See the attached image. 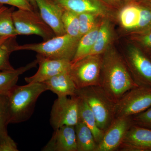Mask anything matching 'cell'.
Returning <instances> with one entry per match:
<instances>
[{
	"mask_svg": "<svg viewBox=\"0 0 151 151\" xmlns=\"http://www.w3.org/2000/svg\"><path fill=\"white\" fill-rule=\"evenodd\" d=\"M78 97H58L50 113V124L54 130L63 126H75L79 122Z\"/></svg>",
	"mask_w": 151,
	"mask_h": 151,
	"instance_id": "cell-10",
	"label": "cell"
},
{
	"mask_svg": "<svg viewBox=\"0 0 151 151\" xmlns=\"http://www.w3.org/2000/svg\"><path fill=\"white\" fill-rule=\"evenodd\" d=\"M80 39L73 37L67 34L55 36L48 40L40 43L18 45L16 51L30 50L47 58L54 59H73Z\"/></svg>",
	"mask_w": 151,
	"mask_h": 151,
	"instance_id": "cell-4",
	"label": "cell"
},
{
	"mask_svg": "<svg viewBox=\"0 0 151 151\" xmlns=\"http://www.w3.org/2000/svg\"><path fill=\"white\" fill-rule=\"evenodd\" d=\"M2 6V5H0V6Z\"/></svg>",
	"mask_w": 151,
	"mask_h": 151,
	"instance_id": "cell-39",
	"label": "cell"
},
{
	"mask_svg": "<svg viewBox=\"0 0 151 151\" xmlns=\"http://www.w3.org/2000/svg\"><path fill=\"white\" fill-rule=\"evenodd\" d=\"M143 3H145L151 6V0H139Z\"/></svg>",
	"mask_w": 151,
	"mask_h": 151,
	"instance_id": "cell-35",
	"label": "cell"
},
{
	"mask_svg": "<svg viewBox=\"0 0 151 151\" xmlns=\"http://www.w3.org/2000/svg\"><path fill=\"white\" fill-rule=\"evenodd\" d=\"M37 64V60L36 59L27 65L17 69L0 72V95H8L14 87L16 86L20 76L36 67Z\"/></svg>",
	"mask_w": 151,
	"mask_h": 151,
	"instance_id": "cell-18",
	"label": "cell"
},
{
	"mask_svg": "<svg viewBox=\"0 0 151 151\" xmlns=\"http://www.w3.org/2000/svg\"><path fill=\"white\" fill-rule=\"evenodd\" d=\"M12 37H0V45L2 44L6 40H7L9 38Z\"/></svg>",
	"mask_w": 151,
	"mask_h": 151,
	"instance_id": "cell-34",
	"label": "cell"
},
{
	"mask_svg": "<svg viewBox=\"0 0 151 151\" xmlns=\"http://www.w3.org/2000/svg\"><path fill=\"white\" fill-rule=\"evenodd\" d=\"M8 8L7 7L3 5L0 6V16Z\"/></svg>",
	"mask_w": 151,
	"mask_h": 151,
	"instance_id": "cell-33",
	"label": "cell"
},
{
	"mask_svg": "<svg viewBox=\"0 0 151 151\" xmlns=\"http://www.w3.org/2000/svg\"><path fill=\"white\" fill-rule=\"evenodd\" d=\"M42 18L55 36L66 34L62 21L63 9L53 0H35Z\"/></svg>",
	"mask_w": 151,
	"mask_h": 151,
	"instance_id": "cell-14",
	"label": "cell"
},
{
	"mask_svg": "<svg viewBox=\"0 0 151 151\" xmlns=\"http://www.w3.org/2000/svg\"><path fill=\"white\" fill-rule=\"evenodd\" d=\"M47 90L43 83L16 85L7 95L9 124L27 121L32 115L38 98Z\"/></svg>",
	"mask_w": 151,
	"mask_h": 151,
	"instance_id": "cell-2",
	"label": "cell"
},
{
	"mask_svg": "<svg viewBox=\"0 0 151 151\" xmlns=\"http://www.w3.org/2000/svg\"><path fill=\"white\" fill-rule=\"evenodd\" d=\"M151 107V87L138 86L129 90L116 103V118L131 117Z\"/></svg>",
	"mask_w": 151,
	"mask_h": 151,
	"instance_id": "cell-8",
	"label": "cell"
},
{
	"mask_svg": "<svg viewBox=\"0 0 151 151\" xmlns=\"http://www.w3.org/2000/svg\"><path fill=\"white\" fill-rule=\"evenodd\" d=\"M102 56L99 86L111 100L117 103L129 90L138 86L124 58L114 50Z\"/></svg>",
	"mask_w": 151,
	"mask_h": 151,
	"instance_id": "cell-1",
	"label": "cell"
},
{
	"mask_svg": "<svg viewBox=\"0 0 151 151\" xmlns=\"http://www.w3.org/2000/svg\"><path fill=\"white\" fill-rule=\"evenodd\" d=\"M125 1H127L131 2V1H138L139 0H125Z\"/></svg>",
	"mask_w": 151,
	"mask_h": 151,
	"instance_id": "cell-37",
	"label": "cell"
},
{
	"mask_svg": "<svg viewBox=\"0 0 151 151\" xmlns=\"http://www.w3.org/2000/svg\"><path fill=\"white\" fill-rule=\"evenodd\" d=\"M106 4L110 5H117L121 3L122 0H101Z\"/></svg>",
	"mask_w": 151,
	"mask_h": 151,
	"instance_id": "cell-32",
	"label": "cell"
},
{
	"mask_svg": "<svg viewBox=\"0 0 151 151\" xmlns=\"http://www.w3.org/2000/svg\"><path fill=\"white\" fill-rule=\"evenodd\" d=\"M36 58L38 69L34 75L25 78L27 83H43L53 76L70 71V60L51 59L38 54Z\"/></svg>",
	"mask_w": 151,
	"mask_h": 151,
	"instance_id": "cell-12",
	"label": "cell"
},
{
	"mask_svg": "<svg viewBox=\"0 0 151 151\" xmlns=\"http://www.w3.org/2000/svg\"><path fill=\"white\" fill-rule=\"evenodd\" d=\"M31 2L32 3L33 5L34 6L35 8V9L37 7L36 4L35 0H31Z\"/></svg>",
	"mask_w": 151,
	"mask_h": 151,
	"instance_id": "cell-36",
	"label": "cell"
},
{
	"mask_svg": "<svg viewBox=\"0 0 151 151\" xmlns=\"http://www.w3.org/2000/svg\"><path fill=\"white\" fill-rule=\"evenodd\" d=\"M43 151H77L75 126H63L54 130Z\"/></svg>",
	"mask_w": 151,
	"mask_h": 151,
	"instance_id": "cell-15",
	"label": "cell"
},
{
	"mask_svg": "<svg viewBox=\"0 0 151 151\" xmlns=\"http://www.w3.org/2000/svg\"><path fill=\"white\" fill-rule=\"evenodd\" d=\"M76 95L88 104L94 113L98 127L105 132L116 118V102L99 85L77 89Z\"/></svg>",
	"mask_w": 151,
	"mask_h": 151,
	"instance_id": "cell-3",
	"label": "cell"
},
{
	"mask_svg": "<svg viewBox=\"0 0 151 151\" xmlns=\"http://www.w3.org/2000/svg\"><path fill=\"white\" fill-rule=\"evenodd\" d=\"M150 58H151V56H150Z\"/></svg>",
	"mask_w": 151,
	"mask_h": 151,
	"instance_id": "cell-38",
	"label": "cell"
},
{
	"mask_svg": "<svg viewBox=\"0 0 151 151\" xmlns=\"http://www.w3.org/2000/svg\"><path fill=\"white\" fill-rule=\"evenodd\" d=\"M16 143L9 136L0 141V151H18Z\"/></svg>",
	"mask_w": 151,
	"mask_h": 151,
	"instance_id": "cell-31",
	"label": "cell"
},
{
	"mask_svg": "<svg viewBox=\"0 0 151 151\" xmlns=\"http://www.w3.org/2000/svg\"><path fill=\"white\" fill-rule=\"evenodd\" d=\"M16 37L9 38L0 45V70L14 69L10 63L9 56L12 52L16 51L17 47L19 45Z\"/></svg>",
	"mask_w": 151,
	"mask_h": 151,
	"instance_id": "cell-23",
	"label": "cell"
},
{
	"mask_svg": "<svg viewBox=\"0 0 151 151\" xmlns=\"http://www.w3.org/2000/svg\"><path fill=\"white\" fill-rule=\"evenodd\" d=\"M78 97L79 121L83 122L91 130L93 133L94 139L97 144H98L103 137L104 132L100 129L98 127L94 113L88 106V104L83 99Z\"/></svg>",
	"mask_w": 151,
	"mask_h": 151,
	"instance_id": "cell-19",
	"label": "cell"
},
{
	"mask_svg": "<svg viewBox=\"0 0 151 151\" xmlns=\"http://www.w3.org/2000/svg\"><path fill=\"white\" fill-rule=\"evenodd\" d=\"M80 37L96 27L98 15L90 13L78 14Z\"/></svg>",
	"mask_w": 151,
	"mask_h": 151,
	"instance_id": "cell-26",
	"label": "cell"
},
{
	"mask_svg": "<svg viewBox=\"0 0 151 151\" xmlns=\"http://www.w3.org/2000/svg\"><path fill=\"white\" fill-rule=\"evenodd\" d=\"M135 82L151 87V59L136 45H130L124 60Z\"/></svg>",
	"mask_w": 151,
	"mask_h": 151,
	"instance_id": "cell-9",
	"label": "cell"
},
{
	"mask_svg": "<svg viewBox=\"0 0 151 151\" xmlns=\"http://www.w3.org/2000/svg\"><path fill=\"white\" fill-rule=\"evenodd\" d=\"M132 38L137 46L151 56V29L145 32L134 34Z\"/></svg>",
	"mask_w": 151,
	"mask_h": 151,
	"instance_id": "cell-28",
	"label": "cell"
},
{
	"mask_svg": "<svg viewBox=\"0 0 151 151\" xmlns=\"http://www.w3.org/2000/svg\"><path fill=\"white\" fill-rule=\"evenodd\" d=\"M118 150L151 151V130L132 125L127 131Z\"/></svg>",
	"mask_w": 151,
	"mask_h": 151,
	"instance_id": "cell-13",
	"label": "cell"
},
{
	"mask_svg": "<svg viewBox=\"0 0 151 151\" xmlns=\"http://www.w3.org/2000/svg\"><path fill=\"white\" fill-rule=\"evenodd\" d=\"M9 124L7 96L0 95V141L9 136L7 130Z\"/></svg>",
	"mask_w": 151,
	"mask_h": 151,
	"instance_id": "cell-27",
	"label": "cell"
},
{
	"mask_svg": "<svg viewBox=\"0 0 151 151\" xmlns=\"http://www.w3.org/2000/svg\"><path fill=\"white\" fill-rule=\"evenodd\" d=\"M14 7L8 8L0 16V37H14L18 35L12 18Z\"/></svg>",
	"mask_w": 151,
	"mask_h": 151,
	"instance_id": "cell-25",
	"label": "cell"
},
{
	"mask_svg": "<svg viewBox=\"0 0 151 151\" xmlns=\"http://www.w3.org/2000/svg\"><path fill=\"white\" fill-rule=\"evenodd\" d=\"M112 37L113 32L111 23L108 20H105L100 25L96 41L89 55L103 54L108 50Z\"/></svg>",
	"mask_w": 151,
	"mask_h": 151,
	"instance_id": "cell-21",
	"label": "cell"
},
{
	"mask_svg": "<svg viewBox=\"0 0 151 151\" xmlns=\"http://www.w3.org/2000/svg\"><path fill=\"white\" fill-rule=\"evenodd\" d=\"M119 19L126 30L134 34L151 29V6L141 1L129 2L120 11Z\"/></svg>",
	"mask_w": 151,
	"mask_h": 151,
	"instance_id": "cell-5",
	"label": "cell"
},
{
	"mask_svg": "<svg viewBox=\"0 0 151 151\" xmlns=\"http://www.w3.org/2000/svg\"><path fill=\"white\" fill-rule=\"evenodd\" d=\"M131 118L133 125L151 130V107Z\"/></svg>",
	"mask_w": 151,
	"mask_h": 151,
	"instance_id": "cell-29",
	"label": "cell"
},
{
	"mask_svg": "<svg viewBox=\"0 0 151 151\" xmlns=\"http://www.w3.org/2000/svg\"><path fill=\"white\" fill-rule=\"evenodd\" d=\"M63 9L80 14L90 13L104 16L108 12L107 4L101 0H53Z\"/></svg>",
	"mask_w": 151,
	"mask_h": 151,
	"instance_id": "cell-16",
	"label": "cell"
},
{
	"mask_svg": "<svg viewBox=\"0 0 151 151\" xmlns=\"http://www.w3.org/2000/svg\"><path fill=\"white\" fill-rule=\"evenodd\" d=\"M62 21L66 34L73 37L80 39L79 23L78 14L63 9Z\"/></svg>",
	"mask_w": 151,
	"mask_h": 151,
	"instance_id": "cell-24",
	"label": "cell"
},
{
	"mask_svg": "<svg viewBox=\"0 0 151 151\" xmlns=\"http://www.w3.org/2000/svg\"><path fill=\"white\" fill-rule=\"evenodd\" d=\"M75 129L77 151H96L97 144L91 130L80 121Z\"/></svg>",
	"mask_w": 151,
	"mask_h": 151,
	"instance_id": "cell-20",
	"label": "cell"
},
{
	"mask_svg": "<svg viewBox=\"0 0 151 151\" xmlns=\"http://www.w3.org/2000/svg\"><path fill=\"white\" fill-rule=\"evenodd\" d=\"M4 4L15 7L18 9L33 11L35 9L31 0H0V5Z\"/></svg>",
	"mask_w": 151,
	"mask_h": 151,
	"instance_id": "cell-30",
	"label": "cell"
},
{
	"mask_svg": "<svg viewBox=\"0 0 151 151\" xmlns=\"http://www.w3.org/2000/svg\"><path fill=\"white\" fill-rule=\"evenodd\" d=\"M12 18L18 35H37L42 38L44 41L55 36L36 11L22 9L14 11Z\"/></svg>",
	"mask_w": 151,
	"mask_h": 151,
	"instance_id": "cell-7",
	"label": "cell"
},
{
	"mask_svg": "<svg viewBox=\"0 0 151 151\" xmlns=\"http://www.w3.org/2000/svg\"><path fill=\"white\" fill-rule=\"evenodd\" d=\"M102 61L99 55H88L71 63L69 74L77 89L99 85Z\"/></svg>",
	"mask_w": 151,
	"mask_h": 151,
	"instance_id": "cell-6",
	"label": "cell"
},
{
	"mask_svg": "<svg viewBox=\"0 0 151 151\" xmlns=\"http://www.w3.org/2000/svg\"><path fill=\"white\" fill-rule=\"evenodd\" d=\"M133 125L131 117L115 118L104 132L96 151H115L119 150L127 131Z\"/></svg>",
	"mask_w": 151,
	"mask_h": 151,
	"instance_id": "cell-11",
	"label": "cell"
},
{
	"mask_svg": "<svg viewBox=\"0 0 151 151\" xmlns=\"http://www.w3.org/2000/svg\"><path fill=\"white\" fill-rule=\"evenodd\" d=\"M100 25L82 36L78 41L75 55L71 63H74L88 56L92 51L96 41Z\"/></svg>",
	"mask_w": 151,
	"mask_h": 151,
	"instance_id": "cell-22",
	"label": "cell"
},
{
	"mask_svg": "<svg viewBox=\"0 0 151 151\" xmlns=\"http://www.w3.org/2000/svg\"><path fill=\"white\" fill-rule=\"evenodd\" d=\"M47 90L56 94L58 97L75 96L77 88L69 72L60 73L44 81Z\"/></svg>",
	"mask_w": 151,
	"mask_h": 151,
	"instance_id": "cell-17",
	"label": "cell"
}]
</instances>
